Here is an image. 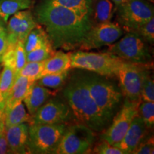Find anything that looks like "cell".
<instances>
[{
  "label": "cell",
  "instance_id": "cell-39",
  "mask_svg": "<svg viewBox=\"0 0 154 154\" xmlns=\"http://www.w3.org/2000/svg\"><path fill=\"white\" fill-rule=\"evenodd\" d=\"M147 1L150 2H153V1H154V0H147Z\"/></svg>",
  "mask_w": 154,
  "mask_h": 154
},
{
  "label": "cell",
  "instance_id": "cell-26",
  "mask_svg": "<svg viewBox=\"0 0 154 154\" xmlns=\"http://www.w3.org/2000/svg\"><path fill=\"white\" fill-rule=\"evenodd\" d=\"M44 61H29L26 62L24 67L20 71L18 76H24L31 82H36L41 78V74L44 66Z\"/></svg>",
  "mask_w": 154,
  "mask_h": 154
},
{
  "label": "cell",
  "instance_id": "cell-35",
  "mask_svg": "<svg viewBox=\"0 0 154 154\" xmlns=\"http://www.w3.org/2000/svg\"><path fill=\"white\" fill-rule=\"evenodd\" d=\"M9 153L5 127L0 131V154Z\"/></svg>",
  "mask_w": 154,
  "mask_h": 154
},
{
  "label": "cell",
  "instance_id": "cell-6",
  "mask_svg": "<svg viewBox=\"0 0 154 154\" xmlns=\"http://www.w3.org/2000/svg\"><path fill=\"white\" fill-rule=\"evenodd\" d=\"M95 136L94 131L79 124L66 128L55 153L84 154L90 153Z\"/></svg>",
  "mask_w": 154,
  "mask_h": 154
},
{
  "label": "cell",
  "instance_id": "cell-24",
  "mask_svg": "<svg viewBox=\"0 0 154 154\" xmlns=\"http://www.w3.org/2000/svg\"><path fill=\"white\" fill-rule=\"evenodd\" d=\"M114 12L111 0H97L94 9V19L96 24L111 22Z\"/></svg>",
  "mask_w": 154,
  "mask_h": 154
},
{
  "label": "cell",
  "instance_id": "cell-2",
  "mask_svg": "<svg viewBox=\"0 0 154 154\" xmlns=\"http://www.w3.org/2000/svg\"><path fill=\"white\" fill-rule=\"evenodd\" d=\"M63 94L80 124L94 131H100L105 128L109 122L91 97L84 76L74 78Z\"/></svg>",
  "mask_w": 154,
  "mask_h": 154
},
{
  "label": "cell",
  "instance_id": "cell-33",
  "mask_svg": "<svg viewBox=\"0 0 154 154\" xmlns=\"http://www.w3.org/2000/svg\"><path fill=\"white\" fill-rule=\"evenodd\" d=\"M154 153L153 137L144 138L140 142L133 153L134 154H153Z\"/></svg>",
  "mask_w": 154,
  "mask_h": 154
},
{
  "label": "cell",
  "instance_id": "cell-11",
  "mask_svg": "<svg viewBox=\"0 0 154 154\" xmlns=\"http://www.w3.org/2000/svg\"><path fill=\"white\" fill-rule=\"evenodd\" d=\"M124 32L119 24L108 22L91 26L81 42L79 49L89 50L109 46L121 37Z\"/></svg>",
  "mask_w": 154,
  "mask_h": 154
},
{
  "label": "cell",
  "instance_id": "cell-9",
  "mask_svg": "<svg viewBox=\"0 0 154 154\" xmlns=\"http://www.w3.org/2000/svg\"><path fill=\"white\" fill-rule=\"evenodd\" d=\"M117 9L119 24L128 32H135L139 26L154 17L153 5L147 0H128Z\"/></svg>",
  "mask_w": 154,
  "mask_h": 154
},
{
  "label": "cell",
  "instance_id": "cell-8",
  "mask_svg": "<svg viewBox=\"0 0 154 154\" xmlns=\"http://www.w3.org/2000/svg\"><path fill=\"white\" fill-rule=\"evenodd\" d=\"M106 53L133 63L149 64L151 60L146 44L135 32H128L120 41L109 45Z\"/></svg>",
  "mask_w": 154,
  "mask_h": 154
},
{
  "label": "cell",
  "instance_id": "cell-20",
  "mask_svg": "<svg viewBox=\"0 0 154 154\" xmlns=\"http://www.w3.org/2000/svg\"><path fill=\"white\" fill-rule=\"evenodd\" d=\"M47 45H52L51 39L47 32L38 24L29 33L24 42L26 54L43 46Z\"/></svg>",
  "mask_w": 154,
  "mask_h": 154
},
{
  "label": "cell",
  "instance_id": "cell-10",
  "mask_svg": "<svg viewBox=\"0 0 154 154\" xmlns=\"http://www.w3.org/2000/svg\"><path fill=\"white\" fill-rule=\"evenodd\" d=\"M141 101L125 100L121 110L115 116L112 124L103 134L102 138L111 145L114 146L124 138L132 121L138 115V106Z\"/></svg>",
  "mask_w": 154,
  "mask_h": 154
},
{
  "label": "cell",
  "instance_id": "cell-18",
  "mask_svg": "<svg viewBox=\"0 0 154 154\" xmlns=\"http://www.w3.org/2000/svg\"><path fill=\"white\" fill-rule=\"evenodd\" d=\"M34 82L24 76H18L5 101V111L22 102Z\"/></svg>",
  "mask_w": 154,
  "mask_h": 154
},
{
  "label": "cell",
  "instance_id": "cell-4",
  "mask_svg": "<svg viewBox=\"0 0 154 154\" xmlns=\"http://www.w3.org/2000/svg\"><path fill=\"white\" fill-rule=\"evenodd\" d=\"M66 128L64 124H30L28 143L29 153H55Z\"/></svg>",
  "mask_w": 154,
  "mask_h": 154
},
{
  "label": "cell",
  "instance_id": "cell-22",
  "mask_svg": "<svg viewBox=\"0 0 154 154\" xmlns=\"http://www.w3.org/2000/svg\"><path fill=\"white\" fill-rule=\"evenodd\" d=\"M32 122V116L26 112L22 102L17 103L8 111H5V125L6 128L23 123H28L30 124Z\"/></svg>",
  "mask_w": 154,
  "mask_h": 154
},
{
  "label": "cell",
  "instance_id": "cell-5",
  "mask_svg": "<svg viewBox=\"0 0 154 154\" xmlns=\"http://www.w3.org/2000/svg\"><path fill=\"white\" fill-rule=\"evenodd\" d=\"M72 68L85 69L102 76H115L123 63L122 59L109 53L76 51L69 54Z\"/></svg>",
  "mask_w": 154,
  "mask_h": 154
},
{
  "label": "cell",
  "instance_id": "cell-13",
  "mask_svg": "<svg viewBox=\"0 0 154 154\" xmlns=\"http://www.w3.org/2000/svg\"><path fill=\"white\" fill-rule=\"evenodd\" d=\"M69 109L63 102L54 100L44 103L32 116L33 122L46 124H60L69 119ZM32 122V123H33Z\"/></svg>",
  "mask_w": 154,
  "mask_h": 154
},
{
  "label": "cell",
  "instance_id": "cell-16",
  "mask_svg": "<svg viewBox=\"0 0 154 154\" xmlns=\"http://www.w3.org/2000/svg\"><path fill=\"white\" fill-rule=\"evenodd\" d=\"M51 95L53 93L51 91L38 83L34 82L23 100L29 113L33 116Z\"/></svg>",
  "mask_w": 154,
  "mask_h": 154
},
{
  "label": "cell",
  "instance_id": "cell-23",
  "mask_svg": "<svg viewBox=\"0 0 154 154\" xmlns=\"http://www.w3.org/2000/svg\"><path fill=\"white\" fill-rule=\"evenodd\" d=\"M35 0H0V18L5 23L17 11L29 9Z\"/></svg>",
  "mask_w": 154,
  "mask_h": 154
},
{
  "label": "cell",
  "instance_id": "cell-32",
  "mask_svg": "<svg viewBox=\"0 0 154 154\" xmlns=\"http://www.w3.org/2000/svg\"><path fill=\"white\" fill-rule=\"evenodd\" d=\"M93 153L98 154H124V152L116 146L111 145L106 140H103L96 145L94 149Z\"/></svg>",
  "mask_w": 154,
  "mask_h": 154
},
{
  "label": "cell",
  "instance_id": "cell-27",
  "mask_svg": "<svg viewBox=\"0 0 154 154\" xmlns=\"http://www.w3.org/2000/svg\"><path fill=\"white\" fill-rule=\"evenodd\" d=\"M69 71L66 72L57 73V74H50L44 75L38 81V84H41L44 87L51 88H57L62 85L68 76Z\"/></svg>",
  "mask_w": 154,
  "mask_h": 154
},
{
  "label": "cell",
  "instance_id": "cell-30",
  "mask_svg": "<svg viewBox=\"0 0 154 154\" xmlns=\"http://www.w3.org/2000/svg\"><path fill=\"white\" fill-rule=\"evenodd\" d=\"M140 96L141 101L154 102V82L149 73L144 77Z\"/></svg>",
  "mask_w": 154,
  "mask_h": 154
},
{
  "label": "cell",
  "instance_id": "cell-25",
  "mask_svg": "<svg viewBox=\"0 0 154 154\" xmlns=\"http://www.w3.org/2000/svg\"><path fill=\"white\" fill-rule=\"evenodd\" d=\"M16 79L17 76L12 69L3 66L2 71L0 73V103L5 101Z\"/></svg>",
  "mask_w": 154,
  "mask_h": 154
},
{
  "label": "cell",
  "instance_id": "cell-7",
  "mask_svg": "<svg viewBox=\"0 0 154 154\" xmlns=\"http://www.w3.org/2000/svg\"><path fill=\"white\" fill-rule=\"evenodd\" d=\"M148 64L133 63L124 61L119 67L116 76L119 81L122 95L130 101L140 100V88L144 77L149 73Z\"/></svg>",
  "mask_w": 154,
  "mask_h": 154
},
{
  "label": "cell",
  "instance_id": "cell-38",
  "mask_svg": "<svg viewBox=\"0 0 154 154\" xmlns=\"http://www.w3.org/2000/svg\"><path fill=\"white\" fill-rule=\"evenodd\" d=\"M111 1L113 2V3L115 4L116 7V8L119 6H121V5H123V4H124L125 2H126L128 0H111Z\"/></svg>",
  "mask_w": 154,
  "mask_h": 154
},
{
  "label": "cell",
  "instance_id": "cell-12",
  "mask_svg": "<svg viewBox=\"0 0 154 154\" xmlns=\"http://www.w3.org/2000/svg\"><path fill=\"white\" fill-rule=\"evenodd\" d=\"M38 24L32 11L22 10L17 11L9 19L7 26L9 45L17 42H24L29 33Z\"/></svg>",
  "mask_w": 154,
  "mask_h": 154
},
{
  "label": "cell",
  "instance_id": "cell-40",
  "mask_svg": "<svg viewBox=\"0 0 154 154\" xmlns=\"http://www.w3.org/2000/svg\"><path fill=\"white\" fill-rule=\"evenodd\" d=\"M2 66H0V73L2 72Z\"/></svg>",
  "mask_w": 154,
  "mask_h": 154
},
{
  "label": "cell",
  "instance_id": "cell-15",
  "mask_svg": "<svg viewBox=\"0 0 154 154\" xmlns=\"http://www.w3.org/2000/svg\"><path fill=\"white\" fill-rule=\"evenodd\" d=\"M6 137L9 153H29V125L26 123L6 128Z\"/></svg>",
  "mask_w": 154,
  "mask_h": 154
},
{
  "label": "cell",
  "instance_id": "cell-31",
  "mask_svg": "<svg viewBox=\"0 0 154 154\" xmlns=\"http://www.w3.org/2000/svg\"><path fill=\"white\" fill-rule=\"evenodd\" d=\"M135 33L143 37L149 43L153 44L154 42V17L149 21L139 26L135 31Z\"/></svg>",
  "mask_w": 154,
  "mask_h": 154
},
{
  "label": "cell",
  "instance_id": "cell-28",
  "mask_svg": "<svg viewBox=\"0 0 154 154\" xmlns=\"http://www.w3.org/2000/svg\"><path fill=\"white\" fill-rule=\"evenodd\" d=\"M55 53L52 45L43 46L26 54V62L46 61Z\"/></svg>",
  "mask_w": 154,
  "mask_h": 154
},
{
  "label": "cell",
  "instance_id": "cell-3",
  "mask_svg": "<svg viewBox=\"0 0 154 154\" xmlns=\"http://www.w3.org/2000/svg\"><path fill=\"white\" fill-rule=\"evenodd\" d=\"M91 97L108 122L114 116L122 99L121 90L114 84L95 76H84Z\"/></svg>",
  "mask_w": 154,
  "mask_h": 154
},
{
  "label": "cell",
  "instance_id": "cell-36",
  "mask_svg": "<svg viewBox=\"0 0 154 154\" xmlns=\"http://www.w3.org/2000/svg\"><path fill=\"white\" fill-rule=\"evenodd\" d=\"M5 127V101H4L0 103V131Z\"/></svg>",
  "mask_w": 154,
  "mask_h": 154
},
{
  "label": "cell",
  "instance_id": "cell-17",
  "mask_svg": "<svg viewBox=\"0 0 154 154\" xmlns=\"http://www.w3.org/2000/svg\"><path fill=\"white\" fill-rule=\"evenodd\" d=\"M2 63L3 66L12 69L17 77L18 76L20 71L26 63V54L24 42L19 41L12 45H9Z\"/></svg>",
  "mask_w": 154,
  "mask_h": 154
},
{
  "label": "cell",
  "instance_id": "cell-37",
  "mask_svg": "<svg viewBox=\"0 0 154 154\" xmlns=\"http://www.w3.org/2000/svg\"><path fill=\"white\" fill-rule=\"evenodd\" d=\"M7 32V26H5V22L0 18V34Z\"/></svg>",
  "mask_w": 154,
  "mask_h": 154
},
{
  "label": "cell",
  "instance_id": "cell-21",
  "mask_svg": "<svg viewBox=\"0 0 154 154\" xmlns=\"http://www.w3.org/2000/svg\"><path fill=\"white\" fill-rule=\"evenodd\" d=\"M44 2L70 9L82 17H91L93 13L92 0H44Z\"/></svg>",
  "mask_w": 154,
  "mask_h": 154
},
{
  "label": "cell",
  "instance_id": "cell-19",
  "mask_svg": "<svg viewBox=\"0 0 154 154\" xmlns=\"http://www.w3.org/2000/svg\"><path fill=\"white\" fill-rule=\"evenodd\" d=\"M71 67V59L69 54L58 51L44 62V69L41 74V77L44 75L57 74L69 71Z\"/></svg>",
  "mask_w": 154,
  "mask_h": 154
},
{
  "label": "cell",
  "instance_id": "cell-34",
  "mask_svg": "<svg viewBox=\"0 0 154 154\" xmlns=\"http://www.w3.org/2000/svg\"><path fill=\"white\" fill-rule=\"evenodd\" d=\"M8 38L7 32L0 34V63L2 62V59L8 49Z\"/></svg>",
  "mask_w": 154,
  "mask_h": 154
},
{
  "label": "cell",
  "instance_id": "cell-29",
  "mask_svg": "<svg viewBox=\"0 0 154 154\" xmlns=\"http://www.w3.org/2000/svg\"><path fill=\"white\" fill-rule=\"evenodd\" d=\"M138 114L143 119L148 128H153L154 124V102H140L138 106Z\"/></svg>",
  "mask_w": 154,
  "mask_h": 154
},
{
  "label": "cell",
  "instance_id": "cell-1",
  "mask_svg": "<svg viewBox=\"0 0 154 154\" xmlns=\"http://www.w3.org/2000/svg\"><path fill=\"white\" fill-rule=\"evenodd\" d=\"M36 20L43 25L54 49L73 50L91 27V17H82L60 6L43 2L35 11Z\"/></svg>",
  "mask_w": 154,
  "mask_h": 154
},
{
  "label": "cell",
  "instance_id": "cell-14",
  "mask_svg": "<svg viewBox=\"0 0 154 154\" xmlns=\"http://www.w3.org/2000/svg\"><path fill=\"white\" fill-rule=\"evenodd\" d=\"M148 127L139 115H136L132 121L124 138L114 146H116L124 154L133 153L140 142L146 137Z\"/></svg>",
  "mask_w": 154,
  "mask_h": 154
}]
</instances>
